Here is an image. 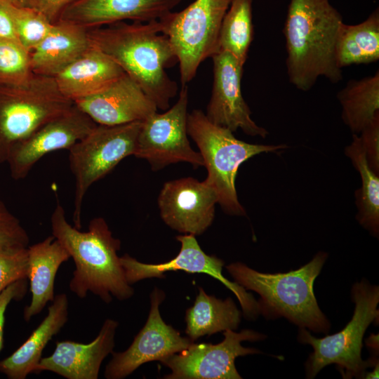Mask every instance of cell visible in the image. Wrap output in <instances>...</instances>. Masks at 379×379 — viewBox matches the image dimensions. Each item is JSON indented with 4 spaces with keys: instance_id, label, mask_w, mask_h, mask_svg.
Returning a JSON list of instances; mask_svg holds the SVG:
<instances>
[{
    "instance_id": "cell-1",
    "label": "cell",
    "mask_w": 379,
    "mask_h": 379,
    "mask_svg": "<svg viewBox=\"0 0 379 379\" xmlns=\"http://www.w3.org/2000/svg\"><path fill=\"white\" fill-rule=\"evenodd\" d=\"M91 45L112 59L154 102L166 110L178 93V85L166 69L178 63L159 20L125 21L88 29Z\"/></svg>"
},
{
    "instance_id": "cell-2",
    "label": "cell",
    "mask_w": 379,
    "mask_h": 379,
    "mask_svg": "<svg viewBox=\"0 0 379 379\" xmlns=\"http://www.w3.org/2000/svg\"><path fill=\"white\" fill-rule=\"evenodd\" d=\"M52 235L74 260L75 270L69 290L79 298L88 292L110 303L112 296L119 300L131 298L134 289L126 279L117 252L119 239L113 237L102 218L92 219L87 232L72 227L62 206L58 204L51 218Z\"/></svg>"
},
{
    "instance_id": "cell-3",
    "label": "cell",
    "mask_w": 379,
    "mask_h": 379,
    "mask_svg": "<svg viewBox=\"0 0 379 379\" xmlns=\"http://www.w3.org/2000/svg\"><path fill=\"white\" fill-rule=\"evenodd\" d=\"M343 22L329 0H291L284 27L289 81L302 91L319 77L332 83L343 79L336 63L338 31Z\"/></svg>"
},
{
    "instance_id": "cell-4",
    "label": "cell",
    "mask_w": 379,
    "mask_h": 379,
    "mask_svg": "<svg viewBox=\"0 0 379 379\" xmlns=\"http://www.w3.org/2000/svg\"><path fill=\"white\" fill-rule=\"evenodd\" d=\"M327 255L319 252L306 265L286 273H262L239 262L226 269L236 283L260 295L259 312L266 318L284 317L300 328L326 333L330 323L318 305L313 286Z\"/></svg>"
},
{
    "instance_id": "cell-5",
    "label": "cell",
    "mask_w": 379,
    "mask_h": 379,
    "mask_svg": "<svg viewBox=\"0 0 379 379\" xmlns=\"http://www.w3.org/2000/svg\"><path fill=\"white\" fill-rule=\"evenodd\" d=\"M187 129L199 147L208 171L204 181L215 192L218 203L228 214L244 215L235 187L239 168L257 154L280 151L288 146L251 144L238 140L230 130L212 124L200 109L188 114Z\"/></svg>"
},
{
    "instance_id": "cell-6",
    "label": "cell",
    "mask_w": 379,
    "mask_h": 379,
    "mask_svg": "<svg viewBox=\"0 0 379 379\" xmlns=\"http://www.w3.org/2000/svg\"><path fill=\"white\" fill-rule=\"evenodd\" d=\"M355 304L352 319L335 334L317 338L305 328H300L298 340L310 344L314 352L306 364V375L312 378L325 366L336 364L344 378H364L366 369L378 364L376 358L364 361L361 357L362 339L369 324L378 320L379 287L366 280L357 282L352 288Z\"/></svg>"
},
{
    "instance_id": "cell-7",
    "label": "cell",
    "mask_w": 379,
    "mask_h": 379,
    "mask_svg": "<svg viewBox=\"0 0 379 379\" xmlns=\"http://www.w3.org/2000/svg\"><path fill=\"white\" fill-rule=\"evenodd\" d=\"M73 105L52 77L32 73L19 84L0 86V164L15 144Z\"/></svg>"
},
{
    "instance_id": "cell-8",
    "label": "cell",
    "mask_w": 379,
    "mask_h": 379,
    "mask_svg": "<svg viewBox=\"0 0 379 379\" xmlns=\"http://www.w3.org/2000/svg\"><path fill=\"white\" fill-rule=\"evenodd\" d=\"M232 0H195L159 20L178 58L182 86L196 76L201 63L219 52V34Z\"/></svg>"
},
{
    "instance_id": "cell-9",
    "label": "cell",
    "mask_w": 379,
    "mask_h": 379,
    "mask_svg": "<svg viewBox=\"0 0 379 379\" xmlns=\"http://www.w3.org/2000/svg\"><path fill=\"white\" fill-rule=\"evenodd\" d=\"M142 121L97 124L68 149L69 168L75 180L73 221L76 228H81L83 201L90 187L122 159L135 155Z\"/></svg>"
},
{
    "instance_id": "cell-10",
    "label": "cell",
    "mask_w": 379,
    "mask_h": 379,
    "mask_svg": "<svg viewBox=\"0 0 379 379\" xmlns=\"http://www.w3.org/2000/svg\"><path fill=\"white\" fill-rule=\"evenodd\" d=\"M187 104L188 89L184 85L172 107L143 120L134 156L146 159L153 170L178 162L204 166L201 154L191 147L188 140Z\"/></svg>"
},
{
    "instance_id": "cell-11",
    "label": "cell",
    "mask_w": 379,
    "mask_h": 379,
    "mask_svg": "<svg viewBox=\"0 0 379 379\" xmlns=\"http://www.w3.org/2000/svg\"><path fill=\"white\" fill-rule=\"evenodd\" d=\"M224 340L220 343L196 344L174 354L160 362L169 368L171 373L167 379H241L235 359L239 356L261 353L255 348L244 347V340H263L265 335L250 329L236 333L232 330L223 332Z\"/></svg>"
},
{
    "instance_id": "cell-12",
    "label": "cell",
    "mask_w": 379,
    "mask_h": 379,
    "mask_svg": "<svg viewBox=\"0 0 379 379\" xmlns=\"http://www.w3.org/2000/svg\"><path fill=\"white\" fill-rule=\"evenodd\" d=\"M165 296L164 291L154 288L150 294V310L145 326L126 350L112 353V359L105 367V378L123 379L142 364L161 361L186 350L194 343L188 337H182L179 331L162 319L159 305Z\"/></svg>"
},
{
    "instance_id": "cell-13",
    "label": "cell",
    "mask_w": 379,
    "mask_h": 379,
    "mask_svg": "<svg viewBox=\"0 0 379 379\" xmlns=\"http://www.w3.org/2000/svg\"><path fill=\"white\" fill-rule=\"evenodd\" d=\"M181 244L179 253L172 260L159 264H147L138 261L128 254L120 257L128 284H132L144 279L164 277L168 271L182 270L188 273L208 274L222 283L236 295L245 317L255 319L259 312L258 302L253 295L235 281H230L222 273L225 262L221 259L206 254L199 246L195 236L185 234L178 236Z\"/></svg>"
},
{
    "instance_id": "cell-14",
    "label": "cell",
    "mask_w": 379,
    "mask_h": 379,
    "mask_svg": "<svg viewBox=\"0 0 379 379\" xmlns=\"http://www.w3.org/2000/svg\"><path fill=\"white\" fill-rule=\"evenodd\" d=\"M97 125L75 104L46 122L10 150L6 162L14 180L25 178L34 164L46 154L69 149Z\"/></svg>"
},
{
    "instance_id": "cell-15",
    "label": "cell",
    "mask_w": 379,
    "mask_h": 379,
    "mask_svg": "<svg viewBox=\"0 0 379 379\" xmlns=\"http://www.w3.org/2000/svg\"><path fill=\"white\" fill-rule=\"evenodd\" d=\"M211 58L213 81L205 114L207 119L232 133L241 129L246 135L265 138L268 131L251 119V111L242 95L244 65L224 51H220Z\"/></svg>"
},
{
    "instance_id": "cell-16",
    "label": "cell",
    "mask_w": 379,
    "mask_h": 379,
    "mask_svg": "<svg viewBox=\"0 0 379 379\" xmlns=\"http://www.w3.org/2000/svg\"><path fill=\"white\" fill-rule=\"evenodd\" d=\"M218 197L204 181L191 177L166 182L159 196L160 215L171 228L200 235L212 224Z\"/></svg>"
},
{
    "instance_id": "cell-17",
    "label": "cell",
    "mask_w": 379,
    "mask_h": 379,
    "mask_svg": "<svg viewBox=\"0 0 379 379\" xmlns=\"http://www.w3.org/2000/svg\"><path fill=\"white\" fill-rule=\"evenodd\" d=\"M74 103L95 123L105 126L143 121L157 111L154 102L126 73L100 91Z\"/></svg>"
},
{
    "instance_id": "cell-18",
    "label": "cell",
    "mask_w": 379,
    "mask_h": 379,
    "mask_svg": "<svg viewBox=\"0 0 379 379\" xmlns=\"http://www.w3.org/2000/svg\"><path fill=\"white\" fill-rule=\"evenodd\" d=\"M119 323L106 319L96 338L87 344L57 341L51 355L41 358L34 373L51 371L67 379H97L105 357L113 352Z\"/></svg>"
},
{
    "instance_id": "cell-19",
    "label": "cell",
    "mask_w": 379,
    "mask_h": 379,
    "mask_svg": "<svg viewBox=\"0 0 379 379\" xmlns=\"http://www.w3.org/2000/svg\"><path fill=\"white\" fill-rule=\"evenodd\" d=\"M180 1L79 0L66 8L58 21L88 29L127 20L146 22L162 18Z\"/></svg>"
},
{
    "instance_id": "cell-20",
    "label": "cell",
    "mask_w": 379,
    "mask_h": 379,
    "mask_svg": "<svg viewBox=\"0 0 379 379\" xmlns=\"http://www.w3.org/2000/svg\"><path fill=\"white\" fill-rule=\"evenodd\" d=\"M124 74L112 59L91 45L54 79L62 94L74 102L100 91Z\"/></svg>"
},
{
    "instance_id": "cell-21",
    "label": "cell",
    "mask_w": 379,
    "mask_h": 379,
    "mask_svg": "<svg viewBox=\"0 0 379 379\" xmlns=\"http://www.w3.org/2000/svg\"><path fill=\"white\" fill-rule=\"evenodd\" d=\"M68 320L66 293L54 297L48 314L29 338L10 356L0 360V373L9 379H25L41 359L43 350Z\"/></svg>"
},
{
    "instance_id": "cell-22",
    "label": "cell",
    "mask_w": 379,
    "mask_h": 379,
    "mask_svg": "<svg viewBox=\"0 0 379 379\" xmlns=\"http://www.w3.org/2000/svg\"><path fill=\"white\" fill-rule=\"evenodd\" d=\"M91 46L88 29L62 21L31 52L34 74L54 77Z\"/></svg>"
},
{
    "instance_id": "cell-23",
    "label": "cell",
    "mask_w": 379,
    "mask_h": 379,
    "mask_svg": "<svg viewBox=\"0 0 379 379\" xmlns=\"http://www.w3.org/2000/svg\"><path fill=\"white\" fill-rule=\"evenodd\" d=\"M29 274L32 298L24 309L23 317L29 321L39 314L48 302L54 299V283L60 265L70 256L53 236L27 247Z\"/></svg>"
},
{
    "instance_id": "cell-24",
    "label": "cell",
    "mask_w": 379,
    "mask_h": 379,
    "mask_svg": "<svg viewBox=\"0 0 379 379\" xmlns=\"http://www.w3.org/2000/svg\"><path fill=\"white\" fill-rule=\"evenodd\" d=\"M241 313L231 298L225 300L205 293L199 287L194 305L186 311L185 333L192 341L206 335L237 330Z\"/></svg>"
},
{
    "instance_id": "cell-25",
    "label": "cell",
    "mask_w": 379,
    "mask_h": 379,
    "mask_svg": "<svg viewBox=\"0 0 379 379\" xmlns=\"http://www.w3.org/2000/svg\"><path fill=\"white\" fill-rule=\"evenodd\" d=\"M338 67L369 64L379 60V9L361 23L340 27L335 48Z\"/></svg>"
},
{
    "instance_id": "cell-26",
    "label": "cell",
    "mask_w": 379,
    "mask_h": 379,
    "mask_svg": "<svg viewBox=\"0 0 379 379\" xmlns=\"http://www.w3.org/2000/svg\"><path fill=\"white\" fill-rule=\"evenodd\" d=\"M341 118L352 134L359 135L379 113V71L360 79H351L338 91Z\"/></svg>"
},
{
    "instance_id": "cell-27",
    "label": "cell",
    "mask_w": 379,
    "mask_h": 379,
    "mask_svg": "<svg viewBox=\"0 0 379 379\" xmlns=\"http://www.w3.org/2000/svg\"><path fill=\"white\" fill-rule=\"evenodd\" d=\"M345 155L359 172L361 185L355 192L357 208L356 218L371 234H379V175L370 168L359 136L352 135V141L345 149Z\"/></svg>"
},
{
    "instance_id": "cell-28",
    "label": "cell",
    "mask_w": 379,
    "mask_h": 379,
    "mask_svg": "<svg viewBox=\"0 0 379 379\" xmlns=\"http://www.w3.org/2000/svg\"><path fill=\"white\" fill-rule=\"evenodd\" d=\"M253 0H232L220 30L219 51L232 55L244 65L253 39Z\"/></svg>"
},
{
    "instance_id": "cell-29",
    "label": "cell",
    "mask_w": 379,
    "mask_h": 379,
    "mask_svg": "<svg viewBox=\"0 0 379 379\" xmlns=\"http://www.w3.org/2000/svg\"><path fill=\"white\" fill-rule=\"evenodd\" d=\"M3 3L13 19L19 43L31 53L50 34L54 23L32 8Z\"/></svg>"
},
{
    "instance_id": "cell-30",
    "label": "cell",
    "mask_w": 379,
    "mask_h": 379,
    "mask_svg": "<svg viewBox=\"0 0 379 379\" xmlns=\"http://www.w3.org/2000/svg\"><path fill=\"white\" fill-rule=\"evenodd\" d=\"M30 53L18 41L0 39V86L19 84L30 77Z\"/></svg>"
},
{
    "instance_id": "cell-31",
    "label": "cell",
    "mask_w": 379,
    "mask_h": 379,
    "mask_svg": "<svg viewBox=\"0 0 379 379\" xmlns=\"http://www.w3.org/2000/svg\"><path fill=\"white\" fill-rule=\"evenodd\" d=\"M27 247L0 244V293L13 282L28 279Z\"/></svg>"
},
{
    "instance_id": "cell-32",
    "label": "cell",
    "mask_w": 379,
    "mask_h": 379,
    "mask_svg": "<svg viewBox=\"0 0 379 379\" xmlns=\"http://www.w3.org/2000/svg\"><path fill=\"white\" fill-rule=\"evenodd\" d=\"M29 236L17 218L0 200V244L28 247Z\"/></svg>"
},
{
    "instance_id": "cell-33",
    "label": "cell",
    "mask_w": 379,
    "mask_h": 379,
    "mask_svg": "<svg viewBox=\"0 0 379 379\" xmlns=\"http://www.w3.org/2000/svg\"><path fill=\"white\" fill-rule=\"evenodd\" d=\"M358 135L370 168L379 175V113Z\"/></svg>"
},
{
    "instance_id": "cell-34",
    "label": "cell",
    "mask_w": 379,
    "mask_h": 379,
    "mask_svg": "<svg viewBox=\"0 0 379 379\" xmlns=\"http://www.w3.org/2000/svg\"><path fill=\"white\" fill-rule=\"evenodd\" d=\"M27 291V279L18 280L10 284L0 293V352L4 347V328L6 308L13 300H20Z\"/></svg>"
},
{
    "instance_id": "cell-35",
    "label": "cell",
    "mask_w": 379,
    "mask_h": 379,
    "mask_svg": "<svg viewBox=\"0 0 379 379\" xmlns=\"http://www.w3.org/2000/svg\"><path fill=\"white\" fill-rule=\"evenodd\" d=\"M78 1L79 0H31L30 8L42 14L51 22L55 23L65 9Z\"/></svg>"
},
{
    "instance_id": "cell-36",
    "label": "cell",
    "mask_w": 379,
    "mask_h": 379,
    "mask_svg": "<svg viewBox=\"0 0 379 379\" xmlns=\"http://www.w3.org/2000/svg\"><path fill=\"white\" fill-rule=\"evenodd\" d=\"M0 39L18 41L13 19L0 0Z\"/></svg>"
},
{
    "instance_id": "cell-37",
    "label": "cell",
    "mask_w": 379,
    "mask_h": 379,
    "mask_svg": "<svg viewBox=\"0 0 379 379\" xmlns=\"http://www.w3.org/2000/svg\"><path fill=\"white\" fill-rule=\"evenodd\" d=\"M20 7L30 8L31 0H1Z\"/></svg>"
},
{
    "instance_id": "cell-38",
    "label": "cell",
    "mask_w": 379,
    "mask_h": 379,
    "mask_svg": "<svg viewBox=\"0 0 379 379\" xmlns=\"http://www.w3.org/2000/svg\"><path fill=\"white\" fill-rule=\"evenodd\" d=\"M378 368H379L378 364L375 365L373 371L370 373H367V374L364 375V378H378V372H379Z\"/></svg>"
}]
</instances>
